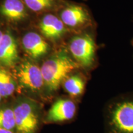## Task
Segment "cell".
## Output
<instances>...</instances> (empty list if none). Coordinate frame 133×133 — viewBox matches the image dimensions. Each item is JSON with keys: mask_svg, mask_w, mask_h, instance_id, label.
<instances>
[{"mask_svg": "<svg viewBox=\"0 0 133 133\" xmlns=\"http://www.w3.org/2000/svg\"><path fill=\"white\" fill-rule=\"evenodd\" d=\"M105 133H133V94L116 97L104 112Z\"/></svg>", "mask_w": 133, "mask_h": 133, "instance_id": "obj_1", "label": "cell"}, {"mask_svg": "<svg viewBox=\"0 0 133 133\" xmlns=\"http://www.w3.org/2000/svg\"><path fill=\"white\" fill-rule=\"evenodd\" d=\"M79 65L62 49L46 60L41 66L44 84L50 92L59 89L69 75Z\"/></svg>", "mask_w": 133, "mask_h": 133, "instance_id": "obj_2", "label": "cell"}, {"mask_svg": "<svg viewBox=\"0 0 133 133\" xmlns=\"http://www.w3.org/2000/svg\"><path fill=\"white\" fill-rule=\"evenodd\" d=\"M1 99H2V97H1V96L0 95V102H1Z\"/></svg>", "mask_w": 133, "mask_h": 133, "instance_id": "obj_18", "label": "cell"}, {"mask_svg": "<svg viewBox=\"0 0 133 133\" xmlns=\"http://www.w3.org/2000/svg\"><path fill=\"white\" fill-rule=\"evenodd\" d=\"M69 49L79 66L86 70L94 66L96 58V44L92 35L86 33L74 36L70 41Z\"/></svg>", "mask_w": 133, "mask_h": 133, "instance_id": "obj_3", "label": "cell"}, {"mask_svg": "<svg viewBox=\"0 0 133 133\" xmlns=\"http://www.w3.org/2000/svg\"><path fill=\"white\" fill-rule=\"evenodd\" d=\"M39 29L43 35L52 41L59 40L66 32V26L61 19L51 14L43 17Z\"/></svg>", "mask_w": 133, "mask_h": 133, "instance_id": "obj_9", "label": "cell"}, {"mask_svg": "<svg viewBox=\"0 0 133 133\" xmlns=\"http://www.w3.org/2000/svg\"><path fill=\"white\" fill-rule=\"evenodd\" d=\"M76 105L69 99H57L48 111L46 119L48 122L61 123L69 121L75 118L76 114Z\"/></svg>", "mask_w": 133, "mask_h": 133, "instance_id": "obj_7", "label": "cell"}, {"mask_svg": "<svg viewBox=\"0 0 133 133\" xmlns=\"http://www.w3.org/2000/svg\"><path fill=\"white\" fill-rule=\"evenodd\" d=\"M60 19L65 26L79 28L91 23V16L83 5L74 3H65L60 13Z\"/></svg>", "mask_w": 133, "mask_h": 133, "instance_id": "obj_5", "label": "cell"}, {"mask_svg": "<svg viewBox=\"0 0 133 133\" xmlns=\"http://www.w3.org/2000/svg\"><path fill=\"white\" fill-rule=\"evenodd\" d=\"M0 133H12V131L6 130V129H0Z\"/></svg>", "mask_w": 133, "mask_h": 133, "instance_id": "obj_16", "label": "cell"}, {"mask_svg": "<svg viewBox=\"0 0 133 133\" xmlns=\"http://www.w3.org/2000/svg\"><path fill=\"white\" fill-rule=\"evenodd\" d=\"M17 76L21 85L30 90H39L44 84L41 68L31 62H24L20 65Z\"/></svg>", "mask_w": 133, "mask_h": 133, "instance_id": "obj_6", "label": "cell"}, {"mask_svg": "<svg viewBox=\"0 0 133 133\" xmlns=\"http://www.w3.org/2000/svg\"><path fill=\"white\" fill-rule=\"evenodd\" d=\"M64 90L72 97H79L83 95L86 88V80L79 74L68 76L62 83Z\"/></svg>", "mask_w": 133, "mask_h": 133, "instance_id": "obj_12", "label": "cell"}, {"mask_svg": "<svg viewBox=\"0 0 133 133\" xmlns=\"http://www.w3.org/2000/svg\"><path fill=\"white\" fill-rule=\"evenodd\" d=\"M14 114L18 133H35L37 129L38 116L34 105L29 101H22L15 106Z\"/></svg>", "mask_w": 133, "mask_h": 133, "instance_id": "obj_4", "label": "cell"}, {"mask_svg": "<svg viewBox=\"0 0 133 133\" xmlns=\"http://www.w3.org/2000/svg\"><path fill=\"white\" fill-rule=\"evenodd\" d=\"M17 44L11 33H4L0 42V65L12 66L18 60Z\"/></svg>", "mask_w": 133, "mask_h": 133, "instance_id": "obj_10", "label": "cell"}, {"mask_svg": "<svg viewBox=\"0 0 133 133\" xmlns=\"http://www.w3.org/2000/svg\"><path fill=\"white\" fill-rule=\"evenodd\" d=\"M25 52L33 59H37L47 54L49 46L39 34L29 32L25 35L22 40Z\"/></svg>", "mask_w": 133, "mask_h": 133, "instance_id": "obj_8", "label": "cell"}, {"mask_svg": "<svg viewBox=\"0 0 133 133\" xmlns=\"http://www.w3.org/2000/svg\"><path fill=\"white\" fill-rule=\"evenodd\" d=\"M0 14L11 21H19L26 17V7L22 0H1Z\"/></svg>", "mask_w": 133, "mask_h": 133, "instance_id": "obj_11", "label": "cell"}, {"mask_svg": "<svg viewBox=\"0 0 133 133\" xmlns=\"http://www.w3.org/2000/svg\"><path fill=\"white\" fill-rule=\"evenodd\" d=\"M26 7L33 12H41L64 3L63 0H22Z\"/></svg>", "mask_w": 133, "mask_h": 133, "instance_id": "obj_14", "label": "cell"}, {"mask_svg": "<svg viewBox=\"0 0 133 133\" xmlns=\"http://www.w3.org/2000/svg\"><path fill=\"white\" fill-rule=\"evenodd\" d=\"M16 82L9 71L0 68V95L7 97L16 90Z\"/></svg>", "mask_w": 133, "mask_h": 133, "instance_id": "obj_13", "label": "cell"}, {"mask_svg": "<svg viewBox=\"0 0 133 133\" xmlns=\"http://www.w3.org/2000/svg\"><path fill=\"white\" fill-rule=\"evenodd\" d=\"M16 128L13 110L9 108L0 109V129L12 131Z\"/></svg>", "mask_w": 133, "mask_h": 133, "instance_id": "obj_15", "label": "cell"}, {"mask_svg": "<svg viewBox=\"0 0 133 133\" xmlns=\"http://www.w3.org/2000/svg\"><path fill=\"white\" fill-rule=\"evenodd\" d=\"M3 35H4V33H3V31L0 30V42H1V39H2V38L3 37Z\"/></svg>", "mask_w": 133, "mask_h": 133, "instance_id": "obj_17", "label": "cell"}]
</instances>
